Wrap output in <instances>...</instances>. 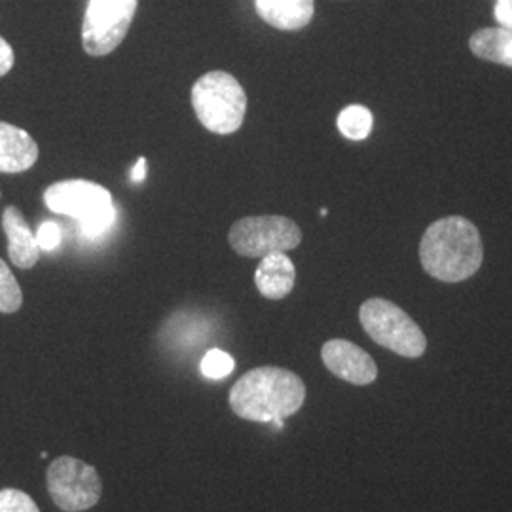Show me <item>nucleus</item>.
<instances>
[{
    "instance_id": "nucleus-1",
    "label": "nucleus",
    "mask_w": 512,
    "mask_h": 512,
    "mask_svg": "<svg viewBox=\"0 0 512 512\" xmlns=\"http://www.w3.org/2000/svg\"><path fill=\"white\" fill-rule=\"evenodd\" d=\"M306 385L287 368L260 366L239 378L230 391L234 414L255 423L283 421L304 406Z\"/></svg>"
},
{
    "instance_id": "nucleus-2",
    "label": "nucleus",
    "mask_w": 512,
    "mask_h": 512,
    "mask_svg": "<svg viewBox=\"0 0 512 512\" xmlns=\"http://www.w3.org/2000/svg\"><path fill=\"white\" fill-rule=\"evenodd\" d=\"M420 260L427 274L444 283L473 277L484 260L478 228L463 217L433 222L421 238Z\"/></svg>"
},
{
    "instance_id": "nucleus-3",
    "label": "nucleus",
    "mask_w": 512,
    "mask_h": 512,
    "mask_svg": "<svg viewBox=\"0 0 512 512\" xmlns=\"http://www.w3.org/2000/svg\"><path fill=\"white\" fill-rule=\"evenodd\" d=\"M44 203L57 215L78 220L80 234L88 239L105 236L116 220L109 190L92 181H61L46 188Z\"/></svg>"
},
{
    "instance_id": "nucleus-4",
    "label": "nucleus",
    "mask_w": 512,
    "mask_h": 512,
    "mask_svg": "<svg viewBox=\"0 0 512 512\" xmlns=\"http://www.w3.org/2000/svg\"><path fill=\"white\" fill-rule=\"evenodd\" d=\"M192 107L205 129L219 135L236 133L247 112V95L236 76L211 71L192 88Z\"/></svg>"
},
{
    "instance_id": "nucleus-5",
    "label": "nucleus",
    "mask_w": 512,
    "mask_h": 512,
    "mask_svg": "<svg viewBox=\"0 0 512 512\" xmlns=\"http://www.w3.org/2000/svg\"><path fill=\"white\" fill-rule=\"evenodd\" d=\"M359 321L378 346L391 349L401 357L418 359L427 349L425 334L418 323L397 304L385 298L366 300L359 310Z\"/></svg>"
},
{
    "instance_id": "nucleus-6",
    "label": "nucleus",
    "mask_w": 512,
    "mask_h": 512,
    "mask_svg": "<svg viewBox=\"0 0 512 512\" xmlns=\"http://www.w3.org/2000/svg\"><path fill=\"white\" fill-rule=\"evenodd\" d=\"M139 0H90L82 19V48L92 57L109 55L124 42Z\"/></svg>"
},
{
    "instance_id": "nucleus-7",
    "label": "nucleus",
    "mask_w": 512,
    "mask_h": 512,
    "mask_svg": "<svg viewBox=\"0 0 512 512\" xmlns=\"http://www.w3.org/2000/svg\"><path fill=\"white\" fill-rule=\"evenodd\" d=\"M228 239L238 255L264 258L296 249L302 241V230L287 217H245L230 228Z\"/></svg>"
},
{
    "instance_id": "nucleus-8",
    "label": "nucleus",
    "mask_w": 512,
    "mask_h": 512,
    "mask_svg": "<svg viewBox=\"0 0 512 512\" xmlns=\"http://www.w3.org/2000/svg\"><path fill=\"white\" fill-rule=\"evenodd\" d=\"M46 484L55 505L65 512L88 511L101 499V478L95 467L71 458L61 456L48 467Z\"/></svg>"
},
{
    "instance_id": "nucleus-9",
    "label": "nucleus",
    "mask_w": 512,
    "mask_h": 512,
    "mask_svg": "<svg viewBox=\"0 0 512 512\" xmlns=\"http://www.w3.org/2000/svg\"><path fill=\"white\" fill-rule=\"evenodd\" d=\"M321 357L334 376L349 384L368 385L378 378L374 359L348 340H329L321 349Z\"/></svg>"
},
{
    "instance_id": "nucleus-10",
    "label": "nucleus",
    "mask_w": 512,
    "mask_h": 512,
    "mask_svg": "<svg viewBox=\"0 0 512 512\" xmlns=\"http://www.w3.org/2000/svg\"><path fill=\"white\" fill-rule=\"evenodd\" d=\"M2 230L8 238V255L14 266L21 270H31L37 266L40 258L37 234L31 232L25 217L21 215L18 207L10 205L2 213Z\"/></svg>"
},
{
    "instance_id": "nucleus-11",
    "label": "nucleus",
    "mask_w": 512,
    "mask_h": 512,
    "mask_svg": "<svg viewBox=\"0 0 512 512\" xmlns=\"http://www.w3.org/2000/svg\"><path fill=\"white\" fill-rule=\"evenodd\" d=\"M37 141L12 124L0 122V173H23L37 164Z\"/></svg>"
},
{
    "instance_id": "nucleus-12",
    "label": "nucleus",
    "mask_w": 512,
    "mask_h": 512,
    "mask_svg": "<svg viewBox=\"0 0 512 512\" xmlns=\"http://www.w3.org/2000/svg\"><path fill=\"white\" fill-rule=\"evenodd\" d=\"M258 293L270 300H281L291 293L296 283V268L285 253L264 256L256 268Z\"/></svg>"
},
{
    "instance_id": "nucleus-13",
    "label": "nucleus",
    "mask_w": 512,
    "mask_h": 512,
    "mask_svg": "<svg viewBox=\"0 0 512 512\" xmlns=\"http://www.w3.org/2000/svg\"><path fill=\"white\" fill-rule=\"evenodd\" d=\"M256 14L279 31H300L315 14V0H255Z\"/></svg>"
},
{
    "instance_id": "nucleus-14",
    "label": "nucleus",
    "mask_w": 512,
    "mask_h": 512,
    "mask_svg": "<svg viewBox=\"0 0 512 512\" xmlns=\"http://www.w3.org/2000/svg\"><path fill=\"white\" fill-rule=\"evenodd\" d=\"M471 52L484 61L505 65L512 69V29L486 27L469 38Z\"/></svg>"
},
{
    "instance_id": "nucleus-15",
    "label": "nucleus",
    "mask_w": 512,
    "mask_h": 512,
    "mask_svg": "<svg viewBox=\"0 0 512 512\" xmlns=\"http://www.w3.org/2000/svg\"><path fill=\"white\" fill-rule=\"evenodd\" d=\"M372 112L363 105H351L340 112L338 129L349 141H363L372 131Z\"/></svg>"
},
{
    "instance_id": "nucleus-16",
    "label": "nucleus",
    "mask_w": 512,
    "mask_h": 512,
    "mask_svg": "<svg viewBox=\"0 0 512 512\" xmlns=\"http://www.w3.org/2000/svg\"><path fill=\"white\" fill-rule=\"evenodd\" d=\"M23 304L18 279L0 258V313H16Z\"/></svg>"
},
{
    "instance_id": "nucleus-17",
    "label": "nucleus",
    "mask_w": 512,
    "mask_h": 512,
    "mask_svg": "<svg viewBox=\"0 0 512 512\" xmlns=\"http://www.w3.org/2000/svg\"><path fill=\"white\" fill-rule=\"evenodd\" d=\"M236 368L234 359L222 351V349H211L202 361V372L211 380H222L228 378Z\"/></svg>"
},
{
    "instance_id": "nucleus-18",
    "label": "nucleus",
    "mask_w": 512,
    "mask_h": 512,
    "mask_svg": "<svg viewBox=\"0 0 512 512\" xmlns=\"http://www.w3.org/2000/svg\"><path fill=\"white\" fill-rule=\"evenodd\" d=\"M0 512H40L33 497L14 488L0 490Z\"/></svg>"
},
{
    "instance_id": "nucleus-19",
    "label": "nucleus",
    "mask_w": 512,
    "mask_h": 512,
    "mask_svg": "<svg viewBox=\"0 0 512 512\" xmlns=\"http://www.w3.org/2000/svg\"><path fill=\"white\" fill-rule=\"evenodd\" d=\"M37 241L40 251H55L61 243V228L52 220L40 224L37 232Z\"/></svg>"
},
{
    "instance_id": "nucleus-20",
    "label": "nucleus",
    "mask_w": 512,
    "mask_h": 512,
    "mask_svg": "<svg viewBox=\"0 0 512 512\" xmlns=\"http://www.w3.org/2000/svg\"><path fill=\"white\" fill-rule=\"evenodd\" d=\"M14 50L12 46L6 42V38L0 37V76L10 73L14 67Z\"/></svg>"
},
{
    "instance_id": "nucleus-21",
    "label": "nucleus",
    "mask_w": 512,
    "mask_h": 512,
    "mask_svg": "<svg viewBox=\"0 0 512 512\" xmlns=\"http://www.w3.org/2000/svg\"><path fill=\"white\" fill-rule=\"evenodd\" d=\"M495 19L503 27L512 29V0H497V4H495Z\"/></svg>"
},
{
    "instance_id": "nucleus-22",
    "label": "nucleus",
    "mask_w": 512,
    "mask_h": 512,
    "mask_svg": "<svg viewBox=\"0 0 512 512\" xmlns=\"http://www.w3.org/2000/svg\"><path fill=\"white\" fill-rule=\"evenodd\" d=\"M147 179V160L139 158L135 167L131 169V183H143Z\"/></svg>"
}]
</instances>
